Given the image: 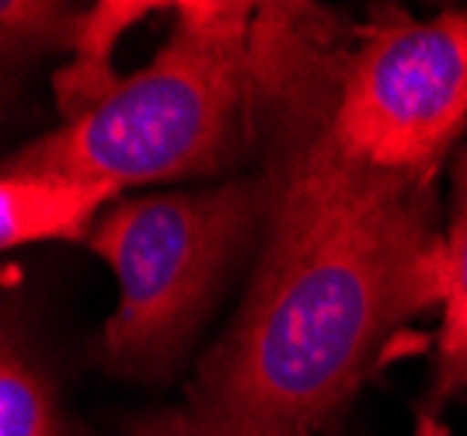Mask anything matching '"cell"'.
<instances>
[{
  "mask_svg": "<svg viewBox=\"0 0 467 436\" xmlns=\"http://www.w3.org/2000/svg\"><path fill=\"white\" fill-rule=\"evenodd\" d=\"M331 105L279 140L248 294L189 384L192 401L300 433L342 416L398 332L447 290L436 175L346 154Z\"/></svg>",
  "mask_w": 467,
  "mask_h": 436,
  "instance_id": "cell-1",
  "label": "cell"
},
{
  "mask_svg": "<svg viewBox=\"0 0 467 436\" xmlns=\"http://www.w3.org/2000/svg\"><path fill=\"white\" fill-rule=\"evenodd\" d=\"M275 199V168L210 189L112 202L88 248L119 283L98 359L119 377L168 374L199 336L234 265L258 252Z\"/></svg>",
  "mask_w": 467,
  "mask_h": 436,
  "instance_id": "cell-3",
  "label": "cell"
},
{
  "mask_svg": "<svg viewBox=\"0 0 467 436\" xmlns=\"http://www.w3.org/2000/svg\"><path fill=\"white\" fill-rule=\"evenodd\" d=\"M122 189L112 182L11 171L0 179V244L25 248L39 241H88L105 206L119 202Z\"/></svg>",
  "mask_w": 467,
  "mask_h": 436,
  "instance_id": "cell-5",
  "label": "cell"
},
{
  "mask_svg": "<svg viewBox=\"0 0 467 436\" xmlns=\"http://www.w3.org/2000/svg\"><path fill=\"white\" fill-rule=\"evenodd\" d=\"M328 126L352 158L440 175L467 133V7L432 18L377 7L346 57Z\"/></svg>",
  "mask_w": 467,
  "mask_h": 436,
  "instance_id": "cell-4",
  "label": "cell"
},
{
  "mask_svg": "<svg viewBox=\"0 0 467 436\" xmlns=\"http://www.w3.org/2000/svg\"><path fill=\"white\" fill-rule=\"evenodd\" d=\"M411 436H450V430L440 422V416H432V412H419V419H415V433Z\"/></svg>",
  "mask_w": 467,
  "mask_h": 436,
  "instance_id": "cell-10",
  "label": "cell"
},
{
  "mask_svg": "<svg viewBox=\"0 0 467 436\" xmlns=\"http://www.w3.org/2000/svg\"><path fill=\"white\" fill-rule=\"evenodd\" d=\"M467 391V143L450 168L447 213V290L440 307V338L432 367V405H447Z\"/></svg>",
  "mask_w": 467,
  "mask_h": 436,
  "instance_id": "cell-6",
  "label": "cell"
},
{
  "mask_svg": "<svg viewBox=\"0 0 467 436\" xmlns=\"http://www.w3.org/2000/svg\"><path fill=\"white\" fill-rule=\"evenodd\" d=\"M0 436H80L63 416L53 377L25 342L11 336L0 353Z\"/></svg>",
  "mask_w": 467,
  "mask_h": 436,
  "instance_id": "cell-7",
  "label": "cell"
},
{
  "mask_svg": "<svg viewBox=\"0 0 467 436\" xmlns=\"http://www.w3.org/2000/svg\"><path fill=\"white\" fill-rule=\"evenodd\" d=\"M4 42L7 49H42V46H74L80 15L59 4H4Z\"/></svg>",
  "mask_w": 467,
  "mask_h": 436,
  "instance_id": "cell-9",
  "label": "cell"
},
{
  "mask_svg": "<svg viewBox=\"0 0 467 436\" xmlns=\"http://www.w3.org/2000/svg\"><path fill=\"white\" fill-rule=\"evenodd\" d=\"M126 436H311L290 430V426H275V422H262L252 416H237V412H223L213 405H202L185 398L182 405L161 409L150 416L137 419Z\"/></svg>",
  "mask_w": 467,
  "mask_h": 436,
  "instance_id": "cell-8",
  "label": "cell"
},
{
  "mask_svg": "<svg viewBox=\"0 0 467 436\" xmlns=\"http://www.w3.org/2000/svg\"><path fill=\"white\" fill-rule=\"evenodd\" d=\"M349 49L307 4H178L154 60L78 119L25 143L11 171H53L119 189L223 175L254 137L279 140L335 99Z\"/></svg>",
  "mask_w": 467,
  "mask_h": 436,
  "instance_id": "cell-2",
  "label": "cell"
}]
</instances>
